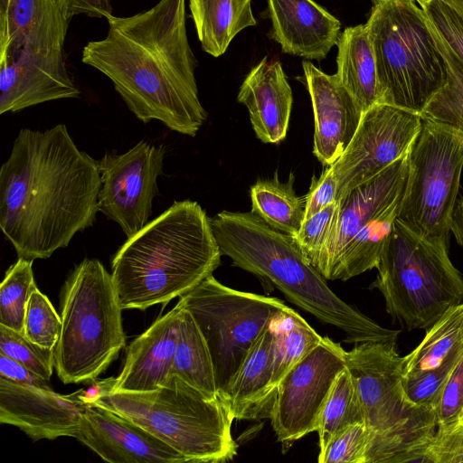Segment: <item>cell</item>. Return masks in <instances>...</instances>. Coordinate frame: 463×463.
I'll return each mask as SVG.
<instances>
[{
	"label": "cell",
	"instance_id": "cell-6",
	"mask_svg": "<svg viewBox=\"0 0 463 463\" xmlns=\"http://www.w3.org/2000/svg\"><path fill=\"white\" fill-rule=\"evenodd\" d=\"M371 433L366 463H425L436 413L410 400L396 342H363L345 352Z\"/></svg>",
	"mask_w": 463,
	"mask_h": 463
},
{
	"label": "cell",
	"instance_id": "cell-22",
	"mask_svg": "<svg viewBox=\"0 0 463 463\" xmlns=\"http://www.w3.org/2000/svg\"><path fill=\"white\" fill-rule=\"evenodd\" d=\"M70 21L58 0H9L0 14V61L23 52L63 50Z\"/></svg>",
	"mask_w": 463,
	"mask_h": 463
},
{
	"label": "cell",
	"instance_id": "cell-24",
	"mask_svg": "<svg viewBox=\"0 0 463 463\" xmlns=\"http://www.w3.org/2000/svg\"><path fill=\"white\" fill-rule=\"evenodd\" d=\"M274 341L272 320L255 339L222 396L235 420L269 419L275 399Z\"/></svg>",
	"mask_w": 463,
	"mask_h": 463
},
{
	"label": "cell",
	"instance_id": "cell-33",
	"mask_svg": "<svg viewBox=\"0 0 463 463\" xmlns=\"http://www.w3.org/2000/svg\"><path fill=\"white\" fill-rule=\"evenodd\" d=\"M365 423L364 409L348 369L337 376L321 413L318 428L319 455L330 441L348 427Z\"/></svg>",
	"mask_w": 463,
	"mask_h": 463
},
{
	"label": "cell",
	"instance_id": "cell-39",
	"mask_svg": "<svg viewBox=\"0 0 463 463\" xmlns=\"http://www.w3.org/2000/svg\"><path fill=\"white\" fill-rule=\"evenodd\" d=\"M431 30L463 63V16L441 0L420 6Z\"/></svg>",
	"mask_w": 463,
	"mask_h": 463
},
{
	"label": "cell",
	"instance_id": "cell-14",
	"mask_svg": "<svg viewBox=\"0 0 463 463\" xmlns=\"http://www.w3.org/2000/svg\"><path fill=\"white\" fill-rule=\"evenodd\" d=\"M165 155L163 145L141 140L124 154L107 152L98 160L99 212L117 222L128 238L148 222Z\"/></svg>",
	"mask_w": 463,
	"mask_h": 463
},
{
	"label": "cell",
	"instance_id": "cell-12",
	"mask_svg": "<svg viewBox=\"0 0 463 463\" xmlns=\"http://www.w3.org/2000/svg\"><path fill=\"white\" fill-rule=\"evenodd\" d=\"M345 352L339 343L323 337L279 383L269 419L284 447L317 431L332 387L346 367Z\"/></svg>",
	"mask_w": 463,
	"mask_h": 463
},
{
	"label": "cell",
	"instance_id": "cell-9",
	"mask_svg": "<svg viewBox=\"0 0 463 463\" xmlns=\"http://www.w3.org/2000/svg\"><path fill=\"white\" fill-rule=\"evenodd\" d=\"M414 0H382L366 23L382 103L420 114L445 85L447 70L427 17Z\"/></svg>",
	"mask_w": 463,
	"mask_h": 463
},
{
	"label": "cell",
	"instance_id": "cell-31",
	"mask_svg": "<svg viewBox=\"0 0 463 463\" xmlns=\"http://www.w3.org/2000/svg\"><path fill=\"white\" fill-rule=\"evenodd\" d=\"M275 330L272 392L286 373L322 340L309 324L288 307L273 320Z\"/></svg>",
	"mask_w": 463,
	"mask_h": 463
},
{
	"label": "cell",
	"instance_id": "cell-27",
	"mask_svg": "<svg viewBox=\"0 0 463 463\" xmlns=\"http://www.w3.org/2000/svg\"><path fill=\"white\" fill-rule=\"evenodd\" d=\"M171 374L179 376L210 397H220L206 341L191 313L184 307Z\"/></svg>",
	"mask_w": 463,
	"mask_h": 463
},
{
	"label": "cell",
	"instance_id": "cell-20",
	"mask_svg": "<svg viewBox=\"0 0 463 463\" xmlns=\"http://www.w3.org/2000/svg\"><path fill=\"white\" fill-rule=\"evenodd\" d=\"M182 307L176 306L158 317L128 346L117 378L99 385L111 392H148L163 385L171 375Z\"/></svg>",
	"mask_w": 463,
	"mask_h": 463
},
{
	"label": "cell",
	"instance_id": "cell-43",
	"mask_svg": "<svg viewBox=\"0 0 463 463\" xmlns=\"http://www.w3.org/2000/svg\"><path fill=\"white\" fill-rule=\"evenodd\" d=\"M337 196V182L331 166H326L319 177H312L310 188L305 197V220L320 212Z\"/></svg>",
	"mask_w": 463,
	"mask_h": 463
},
{
	"label": "cell",
	"instance_id": "cell-8",
	"mask_svg": "<svg viewBox=\"0 0 463 463\" xmlns=\"http://www.w3.org/2000/svg\"><path fill=\"white\" fill-rule=\"evenodd\" d=\"M448 249L395 219L370 288L381 292L386 312L402 328L427 329L448 309L463 303V277Z\"/></svg>",
	"mask_w": 463,
	"mask_h": 463
},
{
	"label": "cell",
	"instance_id": "cell-28",
	"mask_svg": "<svg viewBox=\"0 0 463 463\" xmlns=\"http://www.w3.org/2000/svg\"><path fill=\"white\" fill-rule=\"evenodd\" d=\"M462 348L463 303L448 309L427 328L421 342L403 357V379L439 366L449 356Z\"/></svg>",
	"mask_w": 463,
	"mask_h": 463
},
{
	"label": "cell",
	"instance_id": "cell-3",
	"mask_svg": "<svg viewBox=\"0 0 463 463\" xmlns=\"http://www.w3.org/2000/svg\"><path fill=\"white\" fill-rule=\"evenodd\" d=\"M210 218L190 200L175 202L120 246L111 278L122 309L145 310L180 298L220 266Z\"/></svg>",
	"mask_w": 463,
	"mask_h": 463
},
{
	"label": "cell",
	"instance_id": "cell-47",
	"mask_svg": "<svg viewBox=\"0 0 463 463\" xmlns=\"http://www.w3.org/2000/svg\"><path fill=\"white\" fill-rule=\"evenodd\" d=\"M463 16V0H441Z\"/></svg>",
	"mask_w": 463,
	"mask_h": 463
},
{
	"label": "cell",
	"instance_id": "cell-46",
	"mask_svg": "<svg viewBox=\"0 0 463 463\" xmlns=\"http://www.w3.org/2000/svg\"><path fill=\"white\" fill-rule=\"evenodd\" d=\"M450 232L458 243L463 246V198L457 200L451 218Z\"/></svg>",
	"mask_w": 463,
	"mask_h": 463
},
{
	"label": "cell",
	"instance_id": "cell-18",
	"mask_svg": "<svg viewBox=\"0 0 463 463\" xmlns=\"http://www.w3.org/2000/svg\"><path fill=\"white\" fill-rule=\"evenodd\" d=\"M76 439L110 463H183L175 449L131 420L89 402Z\"/></svg>",
	"mask_w": 463,
	"mask_h": 463
},
{
	"label": "cell",
	"instance_id": "cell-13",
	"mask_svg": "<svg viewBox=\"0 0 463 463\" xmlns=\"http://www.w3.org/2000/svg\"><path fill=\"white\" fill-rule=\"evenodd\" d=\"M421 127L420 114L386 103L363 113L343 155L332 165L336 201L408 154Z\"/></svg>",
	"mask_w": 463,
	"mask_h": 463
},
{
	"label": "cell",
	"instance_id": "cell-37",
	"mask_svg": "<svg viewBox=\"0 0 463 463\" xmlns=\"http://www.w3.org/2000/svg\"><path fill=\"white\" fill-rule=\"evenodd\" d=\"M462 357L463 348L449 356L439 366L403 379L404 390L410 400L435 411L444 387Z\"/></svg>",
	"mask_w": 463,
	"mask_h": 463
},
{
	"label": "cell",
	"instance_id": "cell-30",
	"mask_svg": "<svg viewBox=\"0 0 463 463\" xmlns=\"http://www.w3.org/2000/svg\"><path fill=\"white\" fill-rule=\"evenodd\" d=\"M403 196L379 213L355 235L340 258L330 280L345 281L376 267L398 217Z\"/></svg>",
	"mask_w": 463,
	"mask_h": 463
},
{
	"label": "cell",
	"instance_id": "cell-11",
	"mask_svg": "<svg viewBox=\"0 0 463 463\" xmlns=\"http://www.w3.org/2000/svg\"><path fill=\"white\" fill-rule=\"evenodd\" d=\"M408 159V179L397 218L418 235L449 245L463 168V139L421 118Z\"/></svg>",
	"mask_w": 463,
	"mask_h": 463
},
{
	"label": "cell",
	"instance_id": "cell-1",
	"mask_svg": "<svg viewBox=\"0 0 463 463\" xmlns=\"http://www.w3.org/2000/svg\"><path fill=\"white\" fill-rule=\"evenodd\" d=\"M98 161L67 127L22 128L0 169V228L18 258L48 259L96 221Z\"/></svg>",
	"mask_w": 463,
	"mask_h": 463
},
{
	"label": "cell",
	"instance_id": "cell-25",
	"mask_svg": "<svg viewBox=\"0 0 463 463\" xmlns=\"http://www.w3.org/2000/svg\"><path fill=\"white\" fill-rule=\"evenodd\" d=\"M336 45L335 74L363 113L382 103L375 58L366 24L346 27Z\"/></svg>",
	"mask_w": 463,
	"mask_h": 463
},
{
	"label": "cell",
	"instance_id": "cell-19",
	"mask_svg": "<svg viewBox=\"0 0 463 463\" xmlns=\"http://www.w3.org/2000/svg\"><path fill=\"white\" fill-rule=\"evenodd\" d=\"M302 65L314 113L313 154L330 166L351 142L363 111L335 73L328 75L308 61Z\"/></svg>",
	"mask_w": 463,
	"mask_h": 463
},
{
	"label": "cell",
	"instance_id": "cell-23",
	"mask_svg": "<svg viewBox=\"0 0 463 463\" xmlns=\"http://www.w3.org/2000/svg\"><path fill=\"white\" fill-rule=\"evenodd\" d=\"M237 100L247 108L259 140L279 144L285 139L293 94L278 59L265 56L250 70L240 87Z\"/></svg>",
	"mask_w": 463,
	"mask_h": 463
},
{
	"label": "cell",
	"instance_id": "cell-50",
	"mask_svg": "<svg viewBox=\"0 0 463 463\" xmlns=\"http://www.w3.org/2000/svg\"><path fill=\"white\" fill-rule=\"evenodd\" d=\"M458 424H462L463 425V409L459 414V417H458Z\"/></svg>",
	"mask_w": 463,
	"mask_h": 463
},
{
	"label": "cell",
	"instance_id": "cell-15",
	"mask_svg": "<svg viewBox=\"0 0 463 463\" xmlns=\"http://www.w3.org/2000/svg\"><path fill=\"white\" fill-rule=\"evenodd\" d=\"M408 174L406 154L337 201L338 209L333 227L313 263L326 279L330 280L340 258L355 235L379 213L404 195Z\"/></svg>",
	"mask_w": 463,
	"mask_h": 463
},
{
	"label": "cell",
	"instance_id": "cell-44",
	"mask_svg": "<svg viewBox=\"0 0 463 463\" xmlns=\"http://www.w3.org/2000/svg\"><path fill=\"white\" fill-rule=\"evenodd\" d=\"M0 377L16 383L52 389L49 382L16 360L0 354Z\"/></svg>",
	"mask_w": 463,
	"mask_h": 463
},
{
	"label": "cell",
	"instance_id": "cell-45",
	"mask_svg": "<svg viewBox=\"0 0 463 463\" xmlns=\"http://www.w3.org/2000/svg\"><path fill=\"white\" fill-rule=\"evenodd\" d=\"M58 2L69 20L80 14L92 18H106L112 14L110 0H58Z\"/></svg>",
	"mask_w": 463,
	"mask_h": 463
},
{
	"label": "cell",
	"instance_id": "cell-26",
	"mask_svg": "<svg viewBox=\"0 0 463 463\" xmlns=\"http://www.w3.org/2000/svg\"><path fill=\"white\" fill-rule=\"evenodd\" d=\"M191 17L204 52L222 55L232 39L257 21L251 0H189Z\"/></svg>",
	"mask_w": 463,
	"mask_h": 463
},
{
	"label": "cell",
	"instance_id": "cell-34",
	"mask_svg": "<svg viewBox=\"0 0 463 463\" xmlns=\"http://www.w3.org/2000/svg\"><path fill=\"white\" fill-rule=\"evenodd\" d=\"M33 261L18 258L5 271L0 287V325L24 335L26 306L37 288Z\"/></svg>",
	"mask_w": 463,
	"mask_h": 463
},
{
	"label": "cell",
	"instance_id": "cell-49",
	"mask_svg": "<svg viewBox=\"0 0 463 463\" xmlns=\"http://www.w3.org/2000/svg\"><path fill=\"white\" fill-rule=\"evenodd\" d=\"M371 1L373 3V5H375L376 4H378L382 0H371ZM414 1H416L421 6L424 4L430 2V0H414Z\"/></svg>",
	"mask_w": 463,
	"mask_h": 463
},
{
	"label": "cell",
	"instance_id": "cell-21",
	"mask_svg": "<svg viewBox=\"0 0 463 463\" xmlns=\"http://www.w3.org/2000/svg\"><path fill=\"white\" fill-rule=\"evenodd\" d=\"M270 38L285 53L323 60L341 34L340 21L314 0H268Z\"/></svg>",
	"mask_w": 463,
	"mask_h": 463
},
{
	"label": "cell",
	"instance_id": "cell-29",
	"mask_svg": "<svg viewBox=\"0 0 463 463\" xmlns=\"http://www.w3.org/2000/svg\"><path fill=\"white\" fill-rule=\"evenodd\" d=\"M295 176L282 183L277 174L272 179L259 180L250 189L251 213L271 228L294 237L305 221V199L297 196Z\"/></svg>",
	"mask_w": 463,
	"mask_h": 463
},
{
	"label": "cell",
	"instance_id": "cell-5",
	"mask_svg": "<svg viewBox=\"0 0 463 463\" xmlns=\"http://www.w3.org/2000/svg\"><path fill=\"white\" fill-rule=\"evenodd\" d=\"M85 399L137 424L186 462H227L237 455L238 445L232 436L235 419L226 402L175 374L148 392H111L98 384Z\"/></svg>",
	"mask_w": 463,
	"mask_h": 463
},
{
	"label": "cell",
	"instance_id": "cell-16",
	"mask_svg": "<svg viewBox=\"0 0 463 463\" xmlns=\"http://www.w3.org/2000/svg\"><path fill=\"white\" fill-rule=\"evenodd\" d=\"M88 406L82 390L61 395L0 377V422L17 427L33 441L76 438Z\"/></svg>",
	"mask_w": 463,
	"mask_h": 463
},
{
	"label": "cell",
	"instance_id": "cell-7",
	"mask_svg": "<svg viewBox=\"0 0 463 463\" xmlns=\"http://www.w3.org/2000/svg\"><path fill=\"white\" fill-rule=\"evenodd\" d=\"M120 307L109 274L98 259L85 258L61 292V331L54 369L65 383L96 379L126 345Z\"/></svg>",
	"mask_w": 463,
	"mask_h": 463
},
{
	"label": "cell",
	"instance_id": "cell-35",
	"mask_svg": "<svg viewBox=\"0 0 463 463\" xmlns=\"http://www.w3.org/2000/svg\"><path fill=\"white\" fill-rule=\"evenodd\" d=\"M61 318L49 298L38 288L29 298L24 317V335L40 346L54 349L61 331Z\"/></svg>",
	"mask_w": 463,
	"mask_h": 463
},
{
	"label": "cell",
	"instance_id": "cell-38",
	"mask_svg": "<svg viewBox=\"0 0 463 463\" xmlns=\"http://www.w3.org/2000/svg\"><path fill=\"white\" fill-rule=\"evenodd\" d=\"M371 433L365 423H357L336 435L323 454L320 463H366Z\"/></svg>",
	"mask_w": 463,
	"mask_h": 463
},
{
	"label": "cell",
	"instance_id": "cell-32",
	"mask_svg": "<svg viewBox=\"0 0 463 463\" xmlns=\"http://www.w3.org/2000/svg\"><path fill=\"white\" fill-rule=\"evenodd\" d=\"M431 32L445 61L447 81L430 99L420 116L463 139V63L432 30Z\"/></svg>",
	"mask_w": 463,
	"mask_h": 463
},
{
	"label": "cell",
	"instance_id": "cell-36",
	"mask_svg": "<svg viewBox=\"0 0 463 463\" xmlns=\"http://www.w3.org/2000/svg\"><path fill=\"white\" fill-rule=\"evenodd\" d=\"M0 354L21 363L46 381L54 369V349L30 341L24 334L0 325Z\"/></svg>",
	"mask_w": 463,
	"mask_h": 463
},
{
	"label": "cell",
	"instance_id": "cell-10",
	"mask_svg": "<svg viewBox=\"0 0 463 463\" xmlns=\"http://www.w3.org/2000/svg\"><path fill=\"white\" fill-rule=\"evenodd\" d=\"M177 304L191 313L206 341L221 398L255 339L288 307L279 298L226 287L213 275Z\"/></svg>",
	"mask_w": 463,
	"mask_h": 463
},
{
	"label": "cell",
	"instance_id": "cell-42",
	"mask_svg": "<svg viewBox=\"0 0 463 463\" xmlns=\"http://www.w3.org/2000/svg\"><path fill=\"white\" fill-rule=\"evenodd\" d=\"M463 409V357L454 369L436 408L438 426H449L458 422Z\"/></svg>",
	"mask_w": 463,
	"mask_h": 463
},
{
	"label": "cell",
	"instance_id": "cell-2",
	"mask_svg": "<svg viewBox=\"0 0 463 463\" xmlns=\"http://www.w3.org/2000/svg\"><path fill=\"white\" fill-rule=\"evenodd\" d=\"M106 19V37L90 41L81 61L106 75L143 123L159 120L194 137L207 112L198 95L185 0H159L146 11Z\"/></svg>",
	"mask_w": 463,
	"mask_h": 463
},
{
	"label": "cell",
	"instance_id": "cell-41",
	"mask_svg": "<svg viewBox=\"0 0 463 463\" xmlns=\"http://www.w3.org/2000/svg\"><path fill=\"white\" fill-rule=\"evenodd\" d=\"M422 455L425 463H463V425L438 426Z\"/></svg>",
	"mask_w": 463,
	"mask_h": 463
},
{
	"label": "cell",
	"instance_id": "cell-4",
	"mask_svg": "<svg viewBox=\"0 0 463 463\" xmlns=\"http://www.w3.org/2000/svg\"><path fill=\"white\" fill-rule=\"evenodd\" d=\"M222 255L232 265L270 283L293 304L338 327L345 342H397L400 330L384 327L335 294L293 237L249 213L222 211L210 218Z\"/></svg>",
	"mask_w": 463,
	"mask_h": 463
},
{
	"label": "cell",
	"instance_id": "cell-48",
	"mask_svg": "<svg viewBox=\"0 0 463 463\" xmlns=\"http://www.w3.org/2000/svg\"><path fill=\"white\" fill-rule=\"evenodd\" d=\"M9 0H0V14H4L7 8Z\"/></svg>",
	"mask_w": 463,
	"mask_h": 463
},
{
	"label": "cell",
	"instance_id": "cell-40",
	"mask_svg": "<svg viewBox=\"0 0 463 463\" xmlns=\"http://www.w3.org/2000/svg\"><path fill=\"white\" fill-rule=\"evenodd\" d=\"M337 209L338 202L335 201L306 219L298 232L293 237L302 253L312 265L328 238Z\"/></svg>",
	"mask_w": 463,
	"mask_h": 463
},
{
	"label": "cell",
	"instance_id": "cell-17",
	"mask_svg": "<svg viewBox=\"0 0 463 463\" xmlns=\"http://www.w3.org/2000/svg\"><path fill=\"white\" fill-rule=\"evenodd\" d=\"M80 96L63 50L23 52L0 61V114Z\"/></svg>",
	"mask_w": 463,
	"mask_h": 463
}]
</instances>
